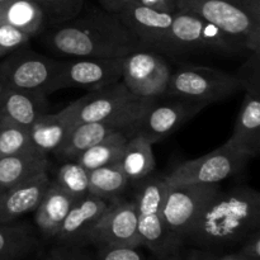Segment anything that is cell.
<instances>
[{
  "mask_svg": "<svg viewBox=\"0 0 260 260\" xmlns=\"http://www.w3.org/2000/svg\"><path fill=\"white\" fill-rule=\"evenodd\" d=\"M43 40L52 52L66 58H123L145 48L118 15L104 9L81 10L74 19L48 28Z\"/></svg>",
  "mask_w": 260,
  "mask_h": 260,
  "instance_id": "1",
  "label": "cell"
},
{
  "mask_svg": "<svg viewBox=\"0 0 260 260\" xmlns=\"http://www.w3.org/2000/svg\"><path fill=\"white\" fill-rule=\"evenodd\" d=\"M260 194L249 187L218 190L190 228L188 240L205 249H220L244 241L259 230Z\"/></svg>",
  "mask_w": 260,
  "mask_h": 260,
  "instance_id": "2",
  "label": "cell"
},
{
  "mask_svg": "<svg viewBox=\"0 0 260 260\" xmlns=\"http://www.w3.org/2000/svg\"><path fill=\"white\" fill-rule=\"evenodd\" d=\"M155 98H142L132 94L122 81L89 91L71 103L75 124L84 122L107 121L121 126L128 136Z\"/></svg>",
  "mask_w": 260,
  "mask_h": 260,
  "instance_id": "3",
  "label": "cell"
},
{
  "mask_svg": "<svg viewBox=\"0 0 260 260\" xmlns=\"http://www.w3.org/2000/svg\"><path fill=\"white\" fill-rule=\"evenodd\" d=\"M177 7L244 42L250 52L260 50V0H177Z\"/></svg>",
  "mask_w": 260,
  "mask_h": 260,
  "instance_id": "4",
  "label": "cell"
},
{
  "mask_svg": "<svg viewBox=\"0 0 260 260\" xmlns=\"http://www.w3.org/2000/svg\"><path fill=\"white\" fill-rule=\"evenodd\" d=\"M244 50H248L244 42L231 37L203 18L180 10L174 14L161 48L162 52L169 55L218 53L231 56L241 53Z\"/></svg>",
  "mask_w": 260,
  "mask_h": 260,
  "instance_id": "5",
  "label": "cell"
},
{
  "mask_svg": "<svg viewBox=\"0 0 260 260\" xmlns=\"http://www.w3.org/2000/svg\"><path fill=\"white\" fill-rule=\"evenodd\" d=\"M241 90L236 75L208 66H183L170 75L165 96L208 104L233 96Z\"/></svg>",
  "mask_w": 260,
  "mask_h": 260,
  "instance_id": "6",
  "label": "cell"
},
{
  "mask_svg": "<svg viewBox=\"0 0 260 260\" xmlns=\"http://www.w3.org/2000/svg\"><path fill=\"white\" fill-rule=\"evenodd\" d=\"M139 183L141 185L134 201L139 215L137 229L141 245L155 256L182 248L183 241L168 230L161 216L162 201L168 189L165 177L149 175Z\"/></svg>",
  "mask_w": 260,
  "mask_h": 260,
  "instance_id": "7",
  "label": "cell"
},
{
  "mask_svg": "<svg viewBox=\"0 0 260 260\" xmlns=\"http://www.w3.org/2000/svg\"><path fill=\"white\" fill-rule=\"evenodd\" d=\"M0 63V81L3 86L20 90L41 91L50 95L61 61L35 52L30 48H18L4 56Z\"/></svg>",
  "mask_w": 260,
  "mask_h": 260,
  "instance_id": "8",
  "label": "cell"
},
{
  "mask_svg": "<svg viewBox=\"0 0 260 260\" xmlns=\"http://www.w3.org/2000/svg\"><path fill=\"white\" fill-rule=\"evenodd\" d=\"M251 157L225 142L221 147L178 165L165 177L168 185L217 184L244 169Z\"/></svg>",
  "mask_w": 260,
  "mask_h": 260,
  "instance_id": "9",
  "label": "cell"
},
{
  "mask_svg": "<svg viewBox=\"0 0 260 260\" xmlns=\"http://www.w3.org/2000/svg\"><path fill=\"white\" fill-rule=\"evenodd\" d=\"M220 190L217 184L168 185L161 216L168 230L184 243L201 211Z\"/></svg>",
  "mask_w": 260,
  "mask_h": 260,
  "instance_id": "10",
  "label": "cell"
},
{
  "mask_svg": "<svg viewBox=\"0 0 260 260\" xmlns=\"http://www.w3.org/2000/svg\"><path fill=\"white\" fill-rule=\"evenodd\" d=\"M172 69L167 58L154 50L139 48L123 57L121 81L132 94L159 98L167 91Z\"/></svg>",
  "mask_w": 260,
  "mask_h": 260,
  "instance_id": "11",
  "label": "cell"
},
{
  "mask_svg": "<svg viewBox=\"0 0 260 260\" xmlns=\"http://www.w3.org/2000/svg\"><path fill=\"white\" fill-rule=\"evenodd\" d=\"M123 58L71 57L61 61L51 91L61 89L98 90L121 81Z\"/></svg>",
  "mask_w": 260,
  "mask_h": 260,
  "instance_id": "12",
  "label": "cell"
},
{
  "mask_svg": "<svg viewBox=\"0 0 260 260\" xmlns=\"http://www.w3.org/2000/svg\"><path fill=\"white\" fill-rule=\"evenodd\" d=\"M205 107L203 104L172 96L155 98L135 127L134 135H141L154 145L174 134Z\"/></svg>",
  "mask_w": 260,
  "mask_h": 260,
  "instance_id": "13",
  "label": "cell"
},
{
  "mask_svg": "<svg viewBox=\"0 0 260 260\" xmlns=\"http://www.w3.org/2000/svg\"><path fill=\"white\" fill-rule=\"evenodd\" d=\"M101 3L104 10L121 18L145 48L161 51L175 13L159 12L126 0H101Z\"/></svg>",
  "mask_w": 260,
  "mask_h": 260,
  "instance_id": "14",
  "label": "cell"
},
{
  "mask_svg": "<svg viewBox=\"0 0 260 260\" xmlns=\"http://www.w3.org/2000/svg\"><path fill=\"white\" fill-rule=\"evenodd\" d=\"M139 215L135 201L113 200L89 236V245L140 248Z\"/></svg>",
  "mask_w": 260,
  "mask_h": 260,
  "instance_id": "15",
  "label": "cell"
},
{
  "mask_svg": "<svg viewBox=\"0 0 260 260\" xmlns=\"http://www.w3.org/2000/svg\"><path fill=\"white\" fill-rule=\"evenodd\" d=\"M109 202L93 194L76 200L55 236L58 245H89V236L108 208Z\"/></svg>",
  "mask_w": 260,
  "mask_h": 260,
  "instance_id": "16",
  "label": "cell"
},
{
  "mask_svg": "<svg viewBox=\"0 0 260 260\" xmlns=\"http://www.w3.org/2000/svg\"><path fill=\"white\" fill-rule=\"evenodd\" d=\"M50 183L47 172H43L3 190L0 194V223L15 222L22 216L35 212Z\"/></svg>",
  "mask_w": 260,
  "mask_h": 260,
  "instance_id": "17",
  "label": "cell"
},
{
  "mask_svg": "<svg viewBox=\"0 0 260 260\" xmlns=\"http://www.w3.org/2000/svg\"><path fill=\"white\" fill-rule=\"evenodd\" d=\"M47 96L41 91L3 86L0 91V122L29 129L41 116L47 113Z\"/></svg>",
  "mask_w": 260,
  "mask_h": 260,
  "instance_id": "18",
  "label": "cell"
},
{
  "mask_svg": "<svg viewBox=\"0 0 260 260\" xmlns=\"http://www.w3.org/2000/svg\"><path fill=\"white\" fill-rule=\"evenodd\" d=\"M226 144L239 151L256 156L260 151V93L245 91L234 131Z\"/></svg>",
  "mask_w": 260,
  "mask_h": 260,
  "instance_id": "19",
  "label": "cell"
},
{
  "mask_svg": "<svg viewBox=\"0 0 260 260\" xmlns=\"http://www.w3.org/2000/svg\"><path fill=\"white\" fill-rule=\"evenodd\" d=\"M75 126L74 109L71 103L58 113H45L30 126L29 137L36 150L48 155L55 154Z\"/></svg>",
  "mask_w": 260,
  "mask_h": 260,
  "instance_id": "20",
  "label": "cell"
},
{
  "mask_svg": "<svg viewBox=\"0 0 260 260\" xmlns=\"http://www.w3.org/2000/svg\"><path fill=\"white\" fill-rule=\"evenodd\" d=\"M75 198L62 189L56 182H51L42 201L35 211V222L45 239H55L73 207Z\"/></svg>",
  "mask_w": 260,
  "mask_h": 260,
  "instance_id": "21",
  "label": "cell"
},
{
  "mask_svg": "<svg viewBox=\"0 0 260 260\" xmlns=\"http://www.w3.org/2000/svg\"><path fill=\"white\" fill-rule=\"evenodd\" d=\"M119 131L127 134L121 126L112 123V122L96 121L78 123L70 129L63 144L61 145V147L55 154L60 159L70 161V160L75 159L78 155H80L81 152L90 149L91 146L108 137L109 135Z\"/></svg>",
  "mask_w": 260,
  "mask_h": 260,
  "instance_id": "22",
  "label": "cell"
},
{
  "mask_svg": "<svg viewBox=\"0 0 260 260\" xmlns=\"http://www.w3.org/2000/svg\"><path fill=\"white\" fill-rule=\"evenodd\" d=\"M47 155L38 150L0 159V188L3 190L47 172Z\"/></svg>",
  "mask_w": 260,
  "mask_h": 260,
  "instance_id": "23",
  "label": "cell"
},
{
  "mask_svg": "<svg viewBox=\"0 0 260 260\" xmlns=\"http://www.w3.org/2000/svg\"><path fill=\"white\" fill-rule=\"evenodd\" d=\"M118 164L128 182H141L155 169L152 145L141 135H134L127 141Z\"/></svg>",
  "mask_w": 260,
  "mask_h": 260,
  "instance_id": "24",
  "label": "cell"
},
{
  "mask_svg": "<svg viewBox=\"0 0 260 260\" xmlns=\"http://www.w3.org/2000/svg\"><path fill=\"white\" fill-rule=\"evenodd\" d=\"M0 24H8L27 33L29 37L46 29L42 12L33 0H5L0 3Z\"/></svg>",
  "mask_w": 260,
  "mask_h": 260,
  "instance_id": "25",
  "label": "cell"
},
{
  "mask_svg": "<svg viewBox=\"0 0 260 260\" xmlns=\"http://www.w3.org/2000/svg\"><path fill=\"white\" fill-rule=\"evenodd\" d=\"M38 236L27 223H0V260H19L38 248Z\"/></svg>",
  "mask_w": 260,
  "mask_h": 260,
  "instance_id": "26",
  "label": "cell"
},
{
  "mask_svg": "<svg viewBox=\"0 0 260 260\" xmlns=\"http://www.w3.org/2000/svg\"><path fill=\"white\" fill-rule=\"evenodd\" d=\"M128 139V135L124 132H114L96 145L91 146L90 149L78 155L74 161L79 162L88 172L104 167V165L113 164V162L119 161Z\"/></svg>",
  "mask_w": 260,
  "mask_h": 260,
  "instance_id": "27",
  "label": "cell"
},
{
  "mask_svg": "<svg viewBox=\"0 0 260 260\" xmlns=\"http://www.w3.org/2000/svg\"><path fill=\"white\" fill-rule=\"evenodd\" d=\"M128 183L118 161L89 170V194L103 200H117V197L124 192Z\"/></svg>",
  "mask_w": 260,
  "mask_h": 260,
  "instance_id": "28",
  "label": "cell"
},
{
  "mask_svg": "<svg viewBox=\"0 0 260 260\" xmlns=\"http://www.w3.org/2000/svg\"><path fill=\"white\" fill-rule=\"evenodd\" d=\"M42 12L46 28L74 19L84 9L85 0H33Z\"/></svg>",
  "mask_w": 260,
  "mask_h": 260,
  "instance_id": "29",
  "label": "cell"
},
{
  "mask_svg": "<svg viewBox=\"0 0 260 260\" xmlns=\"http://www.w3.org/2000/svg\"><path fill=\"white\" fill-rule=\"evenodd\" d=\"M55 182L75 200L89 194V172L74 160L60 168Z\"/></svg>",
  "mask_w": 260,
  "mask_h": 260,
  "instance_id": "30",
  "label": "cell"
},
{
  "mask_svg": "<svg viewBox=\"0 0 260 260\" xmlns=\"http://www.w3.org/2000/svg\"><path fill=\"white\" fill-rule=\"evenodd\" d=\"M32 150L36 149L27 128L8 122H0V159Z\"/></svg>",
  "mask_w": 260,
  "mask_h": 260,
  "instance_id": "31",
  "label": "cell"
},
{
  "mask_svg": "<svg viewBox=\"0 0 260 260\" xmlns=\"http://www.w3.org/2000/svg\"><path fill=\"white\" fill-rule=\"evenodd\" d=\"M250 53V57L241 65L236 78L243 90L260 93V50Z\"/></svg>",
  "mask_w": 260,
  "mask_h": 260,
  "instance_id": "32",
  "label": "cell"
},
{
  "mask_svg": "<svg viewBox=\"0 0 260 260\" xmlns=\"http://www.w3.org/2000/svg\"><path fill=\"white\" fill-rule=\"evenodd\" d=\"M32 37L18 28L8 24H0V57L14 52L18 48L27 46Z\"/></svg>",
  "mask_w": 260,
  "mask_h": 260,
  "instance_id": "33",
  "label": "cell"
},
{
  "mask_svg": "<svg viewBox=\"0 0 260 260\" xmlns=\"http://www.w3.org/2000/svg\"><path fill=\"white\" fill-rule=\"evenodd\" d=\"M95 260H147L139 248L131 246H99Z\"/></svg>",
  "mask_w": 260,
  "mask_h": 260,
  "instance_id": "34",
  "label": "cell"
},
{
  "mask_svg": "<svg viewBox=\"0 0 260 260\" xmlns=\"http://www.w3.org/2000/svg\"><path fill=\"white\" fill-rule=\"evenodd\" d=\"M43 260H95V256H91L84 246H70L58 245L53 248Z\"/></svg>",
  "mask_w": 260,
  "mask_h": 260,
  "instance_id": "35",
  "label": "cell"
},
{
  "mask_svg": "<svg viewBox=\"0 0 260 260\" xmlns=\"http://www.w3.org/2000/svg\"><path fill=\"white\" fill-rule=\"evenodd\" d=\"M240 253L250 260H260V233L255 230L243 241Z\"/></svg>",
  "mask_w": 260,
  "mask_h": 260,
  "instance_id": "36",
  "label": "cell"
},
{
  "mask_svg": "<svg viewBox=\"0 0 260 260\" xmlns=\"http://www.w3.org/2000/svg\"><path fill=\"white\" fill-rule=\"evenodd\" d=\"M126 2L134 3V4L142 5V7L151 8V9L159 10V12L177 13V0H126Z\"/></svg>",
  "mask_w": 260,
  "mask_h": 260,
  "instance_id": "37",
  "label": "cell"
},
{
  "mask_svg": "<svg viewBox=\"0 0 260 260\" xmlns=\"http://www.w3.org/2000/svg\"><path fill=\"white\" fill-rule=\"evenodd\" d=\"M155 260H185L184 253L182 251V248L175 249V250L168 251V253L162 254V255H154Z\"/></svg>",
  "mask_w": 260,
  "mask_h": 260,
  "instance_id": "38",
  "label": "cell"
},
{
  "mask_svg": "<svg viewBox=\"0 0 260 260\" xmlns=\"http://www.w3.org/2000/svg\"><path fill=\"white\" fill-rule=\"evenodd\" d=\"M208 259L210 260H250L249 258H246L245 255H243L240 251L234 254H225V255H216V254L208 253Z\"/></svg>",
  "mask_w": 260,
  "mask_h": 260,
  "instance_id": "39",
  "label": "cell"
},
{
  "mask_svg": "<svg viewBox=\"0 0 260 260\" xmlns=\"http://www.w3.org/2000/svg\"><path fill=\"white\" fill-rule=\"evenodd\" d=\"M185 260H210L208 259V251L202 250H190L184 254Z\"/></svg>",
  "mask_w": 260,
  "mask_h": 260,
  "instance_id": "40",
  "label": "cell"
},
{
  "mask_svg": "<svg viewBox=\"0 0 260 260\" xmlns=\"http://www.w3.org/2000/svg\"><path fill=\"white\" fill-rule=\"evenodd\" d=\"M2 89H3V84H2V81H0V91H2Z\"/></svg>",
  "mask_w": 260,
  "mask_h": 260,
  "instance_id": "41",
  "label": "cell"
},
{
  "mask_svg": "<svg viewBox=\"0 0 260 260\" xmlns=\"http://www.w3.org/2000/svg\"><path fill=\"white\" fill-rule=\"evenodd\" d=\"M2 192H3V189H2V188H0V194H2Z\"/></svg>",
  "mask_w": 260,
  "mask_h": 260,
  "instance_id": "42",
  "label": "cell"
},
{
  "mask_svg": "<svg viewBox=\"0 0 260 260\" xmlns=\"http://www.w3.org/2000/svg\"><path fill=\"white\" fill-rule=\"evenodd\" d=\"M3 2H5V0H0V3H3Z\"/></svg>",
  "mask_w": 260,
  "mask_h": 260,
  "instance_id": "43",
  "label": "cell"
}]
</instances>
